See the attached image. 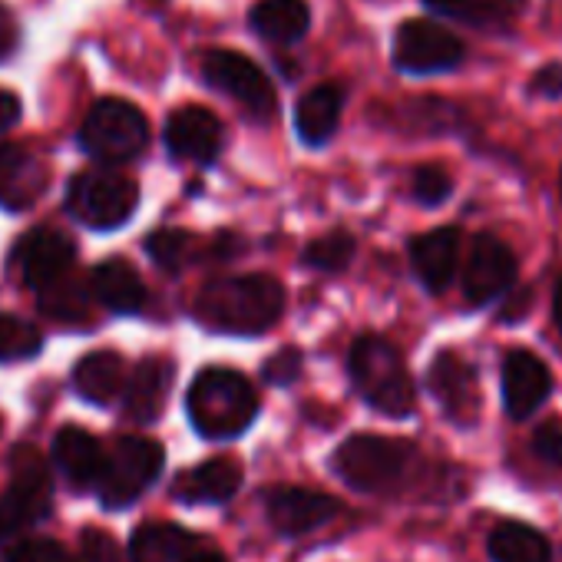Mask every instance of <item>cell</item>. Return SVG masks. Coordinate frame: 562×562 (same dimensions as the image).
<instances>
[{"label":"cell","instance_id":"cell-39","mask_svg":"<svg viewBox=\"0 0 562 562\" xmlns=\"http://www.w3.org/2000/svg\"><path fill=\"white\" fill-rule=\"evenodd\" d=\"M21 50V24L8 4H0V64H8Z\"/></svg>","mask_w":562,"mask_h":562},{"label":"cell","instance_id":"cell-42","mask_svg":"<svg viewBox=\"0 0 562 562\" xmlns=\"http://www.w3.org/2000/svg\"><path fill=\"white\" fill-rule=\"evenodd\" d=\"M189 562H228V559H225V552H218L215 546H209V542H205L202 549H195V552H192V559H189Z\"/></svg>","mask_w":562,"mask_h":562},{"label":"cell","instance_id":"cell-38","mask_svg":"<svg viewBox=\"0 0 562 562\" xmlns=\"http://www.w3.org/2000/svg\"><path fill=\"white\" fill-rule=\"evenodd\" d=\"M532 97L539 100H559L562 97V64H546L532 74L529 87H526Z\"/></svg>","mask_w":562,"mask_h":562},{"label":"cell","instance_id":"cell-37","mask_svg":"<svg viewBox=\"0 0 562 562\" xmlns=\"http://www.w3.org/2000/svg\"><path fill=\"white\" fill-rule=\"evenodd\" d=\"M299 371H302V355L295 348H281L274 358L265 361V371L261 374L271 384H292L299 378Z\"/></svg>","mask_w":562,"mask_h":562},{"label":"cell","instance_id":"cell-1","mask_svg":"<svg viewBox=\"0 0 562 562\" xmlns=\"http://www.w3.org/2000/svg\"><path fill=\"white\" fill-rule=\"evenodd\" d=\"M285 312V289L271 274L215 278L195 295L192 315L202 328L218 335H261Z\"/></svg>","mask_w":562,"mask_h":562},{"label":"cell","instance_id":"cell-25","mask_svg":"<svg viewBox=\"0 0 562 562\" xmlns=\"http://www.w3.org/2000/svg\"><path fill=\"white\" fill-rule=\"evenodd\" d=\"M241 486V467L232 460V457H212L192 470H186L176 486H172V496L189 503V506H199V503H228Z\"/></svg>","mask_w":562,"mask_h":562},{"label":"cell","instance_id":"cell-41","mask_svg":"<svg viewBox=\"0 0 562 562\" xmlns=\"http://www.w3.org/2000/svg\"><path fill=\"white\" fill-rule=\"evenodd\" d=\"M552 325L562 335V274L555 278V289H552Z\"/></svg>","mask_w":562,"mask_h":562},{"label":"cell","instance_id":"cell-11","mask_svg":"<svg viewBox=\"0 0 562 562\" xmlns=\"http://www.w3.org/2000/svg\"><path fill=\"white\" fill-rule=\"evenodd\" d=\"M77 261V241L74 235L54 228V225H37L24 232L11 251V265L21 274V281L34 292H44L57 285L60 278L74 271Z\"/></svg>","mask_w":562,"mask_h":562},{"label":"cell","instance_id":"cell-29","mask_svg":"<svg viewBox=\"0 0 562 562\" xmlns=\"http://www.w3.org/2000/svg\"><path fill=\"white\" fill-rule=\"evenodd\" d=\"M146 255H149L162 271L179 274V271H186L189 265H195V261L205 255V248H202V241H199L192 232H186V228H156V232L146 235Z\"/></svg>","mask_w":562,"mask_h":562},{"label":"cell","instance_id":"cell-13","mask_svg":"<svg viewBox=\"0 0 562 562\" xmlns=\"http://www.w3.org/2000/svg\"><path fill=\"white\" fill-rule=\"evenodd\" d=\"M166 149L172 159L195 162V166H212L222 156L225 146V130L222 120L205 110V106H179L169 113L166 130H162Z\"/></svg>","mask_w":562,"mask_h":562},{"label":"cell","instance_id":"cell-34","mask_svg":"<svg viewBox=\"0 0 562 562\" xmlns=\"http://www.w3.org/2000/svg\"><path fill=\"white\" fill-rule=\"evenodd\" d=\"M8 562H74V559L54 539H21L18 546H11Z\"/></svg>","mask_w":562,"mask_h":562},{"label":"cell","instance_id":"cell-33","mask_svg":"<svg viewBox=\"0 0 562 562\" xmlns=\"http://www.w3.org/2000/svg\"><path fill=\"white\" fill-rule=\"evenodd\" d=\"M450 192H453V179L440 166H420L411 179V195L417 205L437 209L450 199Z\"/></svg>","mask_w":562,"mask_h":562},{"label":"cell","instance_id":"cell-18","mask_svg":"<svg viewBox=\"0 0 562 562\" xmlns=\"http://www.w3.org/2000/svg\"><path fill=\"white\" fill-rule=\"evenodd\" d=\"M460 228L453 225H443V228H434V232H424L411 241V265H414V274L420 278V285L430 292V295H440L450 289V281L457 274V265H460Z\"/></svg>","mask_w":562,"mask_h":562},{"label":"cell","instance_id":"cell-4","mask_svg":"<svg viewBox=\"0 0 562 562\" xmlns=\"http://www.w3.org/2000/svg\"><path fill=\"white\" fill-rule=\"evenodd\" d=\"M348 374L355 391L384 417H411L417 407L414 378L401 351L381 335H361L348 355Z\"/></svg>","mask_w":562,"mask_h":562},{"label":"cell","instance_id":"cell-15","mask_svg":"<svg viewBox=\"0 0 562 562\" xmlns=\"http://www.w3.org/2000/svg\"><path fill=\"white\" fill-rule=\"evenodd\" d=\"M50 186V166L31 146H0V209L27 212L41 202Z\"/></svg>","mask_w":562,"mask_h":562},{"label":"cell","instance_id":"cell-31","mask_svg":"<svg viewBox=\"0 0 562 562\" xmlns=\"http://www.w3.org/2000/svg\"><path fill=\"white\" fill-rule=\"evenodd\" d=\"M44 351V335L34 322L0 312V364L31 361Z\"/></svg>","mask_w":562,"mask_h":562},{"label":"cell","instance_id":"cell-26","mask_svg":"<svg viewBox=\"0 0 562 562\" xmlns=\"http://www.w3.org/2000/svg\"><path fill=\"white\" fill-rule=\"evenodd\" d=\"M126 384H130V371L116 351H93L80 358L74 368V391L97 407H106L116 397H123Z\"/></svg>","mask_w":562,"mask_h":562},{"label":"cell","instance_id":"cell-22","mask_svg":"<svg viewBox=\"0 0 562 562\" xmlns=\"http://www.w3.org/2000/svg\"><path fill=\"white\" fill-rule=\"evenodd\" d=\"M434 18H447L486 34H506L526 11V0H424Z\"/></svg>","mask_w":562,"mask_h":562},{"label":"cell","instance_id":"cell-23","mask_svg":"<svg viewBox=\"0 0 562 562\" xmlns=\"http://www.w3.org/2000/svg\"><path fill=\"white\" fill-rule=\"evenodd\" d=\"M248 27L278 47H295L312 31V8L308 0H258L248 14Z\"/></svg>","mask_w":562,"mask_h":562},{"label":"cell","instance_id":"cell-6","mask_svg":"<svg viewBox=\"0 0 562 562\" xmlns=\"http://www.w3.org/2000/svg\"><path fill=\"white\" fill-rule=\"evenodd\" d=\"M54 480L34 447H18L11 457V483L0 493V542H11L50 516Z\"/></svg>","mask_w":562,"mask_h":562},{"label":"cell","instance_id":"cell-32","mask_svg":"<svg viewBox=\"0 0 562 562\" xmlns=\"http://www.w3.org/2000/svg\"><path fill=\"white\" fill-rule=\"evenodd\" d=\"M355 248H358L355 235H351V232H345V228H335V232H328V235H322V238L308 241V248H305L302 261H305L308 268H315V271L338 274V271H345V268L351 265Z\"/></svg>","mask_w":562,"mask_h":562},{"label":"cell","instance_id":"cell-40","mask_svg":"<svg viewBox=\"0 0 562 562\" xmlns=\"http://www.w3.org/2000/svg\"><path fill=\"white\" fill-rule=\"evenodd\" d=\"M21 113H24L21 97H18L14 90H4V87H0V133L11 130V126H18V123H21Z\"/></svg>","mask_w":562,"mask_h":562},{"label":"cell","instance_id":"cell-14","mask_svg":"<svg viewBox=\"0 0 562 562\" xmlns=\"http://www.w3.org/2000/svg\"><path fill=\"white\" fill-rule=\"evenodd\" d=\"M341 503L328 493L305 486H274L265 493V516L281 536H308L312 529L331 522Z\"/></svg>","mask_w":562,"mask_h":562},{"label":"cell","instance_id":"cell-17","mask_svg":"<svg viewBox=\"0 0 562 562\" xmlns=\"http://www.w3.org/2000/svg\"><path fill=\"white\" fill-rule=\"evenodd\" d=\"M427 387L443 407V414L463 427L476 420L480 411V391H476V371L453 351H440L427 371Z\"/></svg>","mask_w":562,"mask_h":562},{"label":"cell","instance_id":"cell-16","mask_svg":"<svg viewBox=\"0 0 562 562\" xmlns=\"http://www.w3.org/2000/svg\"><path fill=\"white\" fill-rule=\"evenodd\" d=\"M499 387H503V411L513 420H526L532 417L546 397L552 394V374L549 368L532 355V351H509L499 364Z\"/></svg>","mask_w":562,"mask_h":562},{"label":"cell","instance_id":"cell-21","mask_svg":"<svg viewBox=\"0 0 562 562\" xmlns=\"http://www.w3.org/2000/svg\"><path fill=\"white\" fill-rule=\"evenodd\" d=\"M93 299L113 315H139L146 308V285L126 258H106L90 271Z\"/></svg>","mask_w":562,"mask_h":562},{"label":"cell","instance_id":"cell-19","mask_svg":"<svg viewBox=\"0 0 562 562\" xmlns=\"http://www.w3.org/2000/svg\"><path fill=\"white\" fill-rule=\"evenodd\" d=\"M54 463L74 490H97L106 470V450L93 434L70 424L54 437Z\"/></svg>","mask_w":562,"mask_h":562},{"label":"cell","instance_id":"cell-36","mask_svg":"<svg viewBox=\"0 0 562 562\" xmlns=\"http://www.w3.org/2000/svg\"><path fill=\"white\" fill-rule=\"evenodd\" d=\"M74 562H120V549L103 529H87Z\"/></svg>","mask_w":562,"mask_h":562},{"label":"cell","instance_id":"cell-30","mask_svg":"<svg viewBox=\"0 0 562 562\" xmlns=\"http://www.w3.org/2000/svg\"><path fill=\"white\" fill-rule=\"evenodd\" d=\"M37 295H41V308H44L50 318H57L60 325L83 322V318L90 315V302H97V299H93V289H90V278L83 281V278H77L74 271H70L67 278H60L57 285H50V289H44V292H37Z\"/></svg>","mask_w":562,"mask_h":562},{"label":"cell","instance_id":"cell-12","mask_svg":"<svg viewBox=\"0 0 562 562\" xmlns=\"http://www.w3.org/2000/svg\"><path fill=\"white\" fill-rule=\"evenodd\" d=\"M516 285V255L506 241L483 232L470 241L463 261V295L470 305H490Z\"/></svg>","mask_w":562,"mask_h":562},{"label":"cell","instance_id":"cell-2","mask_svg":"<svg viewBox=\"0 0 562 562\" xmlns=\"http://www.w3.org/2000/svg\"><path fill=\"white\" fill-rule=\"evenodd\" d=\"M331 470L358 493L394 496L417 480L424 457L407 440L358 434L331 453Z\"/></svg>","mask_w":562,"mask_h":562},{"label":"cell","instance_id":"cell-28","mask_svg":"<svg viewBox=\"0 0 562 562\" xmlns=\"http://www.w3.org/2000/svg\"><path fill=\"white\" fill-rule=\"evenodd\" d=\"M486 552L493 562H552V542L539 529L516 519H506L490 532Z\"/></svg>","mask_w":562,"mask_h":562},{"label":"cell","instance_id":"cell-3","mask_svg":"<svg viewBox=\"0 0 562 562\" xmlns=\"http://www.w3.org/2000/svg\"><path fill=\"white\" fill-rule=\"evenodd\" d=\"M186 414L199 437L235 440L258 417V394L251 381L232 368H205L186 394Z\"/></svg>","mask_w":562,"mask_h":562},{"label":"cell","instance_id":"cell-10","mask_svg":"<svg viewBox=\"0 0 562 562\" xmlns=\"http://www.w3.org/2000/svg\"><path fill=\"white\" fill-rule=\"evenodd\" d=\"M202 80L235 100L251 120L274 116V87L251 57L238 50H209L202 57Z\"/></svg>","mask_w":562,"mask_h":562},{"label":"cell","instance_id":"cell-24","mask_svg":"<svg viewBox=\"0 0 562 562\" xmlns=\"http://www.w3.org/2000/svg\"><path fill=\"white\" fill-rule=\"evenodd\" d=\"M341 113H345V90L338 83L312 87L295 106V133H299V139L305 146H312V149L331 143V136L341 126Z\"/></svg>","mask_w":562,"mask_h":562},{"label":"cell","instance_id":"cell-20","mask_svg":"<svg viewBox=\"0 0 562 562\" xmlns=\"http://www.w3.org/2000/svg\"><path fill=\"white\" fill-rule=\"evenodd\" d=\"M172 374H176V364L169 358H159V355L143 358L136 364V371L130 374L126 394H123V411L133 424L159 420L166 397L172 391Z\"/></svg>","mask_w":562,"mask_h":562},{"label":"cell","instance_id":"cell-8","mask_svg":"<svg viewBox=\"0 0 562 562\" xmlns=\"http://www.w3.org/2000/svg\"><path fill=\"white\" fill-rule=\"evenodd\" d=\"M166 450L153 437H123L106 453V470L97 486V496L106 509L133 506L162 473Z\"/></svg>","mask_w":562,"mask_h":562},{"label":"cell","instance_id":"cell-7","mask_svg":"<svg viewBox=\"0 0 562 562\" xmlns=\"http://www.w3.org/2000/svg\"><path fill=\"white\" fill-rule=\"evenodd\" d=\"M139 186L116 169H83L67 186V212L97 232H113L133 218Z\"/></svg>","mask_w":562,"mask_h":562},{"label":"cell","instance_id":"cell-35","mask_svg":"<svg viewBox=\"0 0 562 562\" xmlns=\"http://www.w3.org/2000/svg\"><path fill=\"white\" fill-rule=\"evenodd\" d=\"M532 453L549 463V467H559L562 470V420H546L536 427L532 440H529Z\"/></svg>","mask_w":562,"mask_h":562},{"label":"cell","instance_id":"cell-5","mask_svg":"<svg viewBox=\"0 0 562 562\" xmlns=\"http://www.w3.org/2000/svg\"><path fill=\"white\" fill-rule=\"evenodd\" d=\"M77 143L90 159L103 166H120L143 156V149L149 146V123L143 110L133 106L130 100L103 97L83 116L77 130Z\"/></svg>","mask_w":562,"mask_h":562},{"label":"cell","instance_id":"cell-9","mask_svg":"<svg viewBox=\"0 0 562 562\" xmlns=\"http://www.w3.org/2000/svg\"><path fill=\"white\" fill-rule=\"evenodd\" d=\"M463 60H467L463 41L434 18H414V21L401 24L397 34H394L391 64H394L397 74L437 77V74L457 70Z\"/></svg>","mask_w":562,"mask_h":562},{"label":"cell","instance_id":"cell-27","mask_svg":"<svg viewBox=\"0 0 562 562\" xmlns=\"http://www.w3.org/2000/svg\"><path fill=\"white\" fill-rule=\"evenodd\" d=\"M205 539L176 522H143L130 539V562H189Z\"/></svg>","mask_w":562,"mask_h":562},{"label":"cell","instance_id":"cell-43","mask_svg":"<svg viewBox=\"0 0 562 562\" xmlns=\"http://www.w3.org/2000/svg\"><path fill=\"white\" fill-rule=\"evenodd\" d=\"M559 199H562V169H559Z\"/></svg>","mask_w":562,"mask_h":562}]
</instances>
